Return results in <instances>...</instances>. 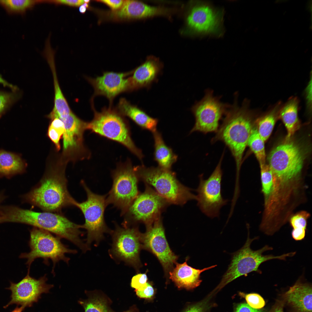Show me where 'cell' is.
Wrapping results in <instances>:
<instances>
[{"mask_svg":"<svg viewBox=\"0 0 312 312\" xmlns=\"http://www.w3.org/2000/svg\"><path fill=\"white\" fill-rule=\"evenodd\" d=\"M115 229L111 234L112 244L111 256L138 271L141 266L140 253L142 248V233L136 226L121 227L115 222Z\"/></svg>","mask_w":312,"mask_h":312,"instance_id":"12","label":"cell"},{"mask_svg":"<svg viewBox=\"0 0 312 312\" xmlns=\"http://www.w3.org/2000/svg\"><path fill=\"white\" fill-rule=\"evenodd\" d=\"M133 170L139 180L153 187L170 204L182 206L188 201L196 200L191 190L181 184L171 170L143 165L133 167Z\"/></svg>","mask_w":312,"mask_h":312,"instance_id":"5","label":"cell"},{"mask_svg":"<svg viewBox=\"0 0 312 312\" xmlns=\"http://www.w3.org/2000/svg\"><path fill=\"white\" fill-rule=\"evenodd\" d=\"M29 272L28 270L27 275L18 283L10 282L7 289L12 292L11 300L4 308L13 304L25 307H30L38 301L42 294L48 293L53 287V285L47 283L46 274L36 279L29 276Z\"/></svg>","mask_w":312,"mask_h":312,"instance_id":"18","label":"cell"},{"mask_svg":"<svg viewBox=\"0 0 312 312\" xmlns=\"http://www.w3.org/2000/svg\"><path fill=\"white\" fill-rule=\"evenodd\" d=\"M99 1L106 4L113 10L119 9L122 6L124 1L122 0H103Z\"/></svg>","mask_w":312,"mask_h":312,"instance_id":"43","label":"cell"},{"mask_svg":"<svg viewBox=\"0 0 312 312\" xmlns=\"http://www.w3.org/2000/svg\"><path fill=\"white\" fill-rule=\"evenodd\" d=\"M124 312H138L136 309L134 307L130 308L129 310Z\"/></svg>","mask_w":312,"mask_h":312,"instance_id":"49","label":"cell"},{"mask_svg":"<svg viewBox=\"0 0 312 312\" xmlns=\"http://www.w3.org/2000/svg\"><path fill=\"white\" fill-rule=\"evenodd\" d=\"M144 191L140 193L123 215V227L136 226L143 223L146 227L160 218L170 204L150 186L145 184Z\"/></svg>","mask_w":312,"mask_h":312,"instance_id":"10","label":"cell"},{"mask_svg":"<svg viewBox=\"0 0 312 312\" xmlns=\"http://www.w3.org/2000/svg\"><path fill=\"white\" fill-rule=\"evenodd\" d=\"M187 258L182 263L177 262L176 266L169 273V278L179 288H184L190 290L199 286L202 281L200 274L203 272L217 266L215 265L198 269L189 265L187 263Z\"/></svg>","mask_w":312,"mask_h":312,"instance_id":"21","label":"cell"},{"mask_svg":"<svg viewBox=\"0 0 312 312\" xmlns=\"http://www.w3.org/2000/svg\"><path fill=\"white\" fill-rule=\"evenodd\" d=\"M288 303L298 312H312V288L297 282L285 294Z\"/></svg>","mask_w":312,"mask_h":312,"instance_id":"25","label":"cell"},{"mask_svg":"<svg viewBox=\"0 0 312 312\" xmlns=\"http://www.w3.org/2000/svg\"><path fill=\"white\" fill-rule=\"evenodd\" d=\"M0 84L2 85L4 87H7L10 88L12 91L15 92L18 91V88L17 86L8 83L2 77L0 74Z\"/></svg>","mask_w":312,"mask_h":312,"instance_id":"44","label":"cell"},{"mask_svg":"<svg viewBox=\"0 0 312 312\" xmlns=\"http://www.w3.org/2000/svg\"><path fill=\"white\" fill-rule=\"evenodd\" d=\"M264 142L259 135L257 128L253 127L248 141L247 146L255 154L260 165L265 164Z\"/></svg>","mask_w":312,"mask_h":312,"instance_id":"32","label":"cell"},{"mask_svg":"<svg viewBox=\"0 0 312 312\" xmlns=\"http://www.w3.org/2000/svg\"><path fill=\"white\" fill-rule=\"evenodd\" d=\"M283 105L282 102H278L257 120L258 132L264 141L268 139L272 132Z\"/></svg>","mask_w":312,"mask_h":312,"instance_id":"30","label":"cell"},{"mask_svg":"<svg viewBox=\"0 0 312 312\" xmlns=\"http://www.w3.org/2000/svg\"><path fill=\"white\" fill-rule=\"evenodd\" d=\"M65 129H58L49 125L47 132L49 138L54 144L57 150L60 149V141L63 135Z\"/></svg>","mask_w":312,"mask_h":312,"instance_id":"37","label":"cell"},{"mask_svg":"<svg viewBox=\"0 0 312 312\" xmlns=\"http://www.w3.org/2000/svg\"><path fill=\"white\" fill-rule=\"evenodd\" d=\"M270 312H283V305L280 304L276 305Z\"/></svg>","mask_w":312,"mask_h":312,"instance_id":"46","label":"cell"},{"mask_svg":"<svg viewBox=\"0 0 312 312\" xmlns=\"http://www.w3.org/2000/svg\"><path fill=\"white\" fill-rule=\"evenodd\" d=\"M81 184L86 193L87 199L81 203L77 201L75 207L79 209L83 213L85 223L81 225V228L87 231L86 245L90 247L94 241L96 245L104 239V234H111L113 231L107 226L104 219V212L107 205L106 202L107 195H100L92 192L84 181H81Z\"/></svg>","mask_w":312,"mask_h":312,"instance_id":"9","label":"cell"},{"mask_svg":"<svg viewBox=\"0 0 312 312\" xmlns=\"http://www.w3.org/2000/svg\"><path fill=\"white\" fill-rule=\"evenodd\" d=\"M3 222L20 223L31 225L65 239L84 253L90 249L80 238L83 232L76 224L61 213L37 212L14 206H3Z\"/></svg>","mask_w":312,"mask_h":312,"instance_id":"2","label":"cell"},{"mask_svg":"<svg viewBox=\"0 0 312 312\" xmlns=\"http://www.w3.org/2000/svg\"><path fill=\"white\" fill-rule=\"evenodd\" d=\"M162 67L157 58H148L144 63L132 70L131 76L129 77V92L150 88L153 82L157 81Z\"/></svg>","mask_w":312,"mask_h":312,"instance_id":"20","label":"cell"},{"mask_svg":"<svg viewBox=\"0 0 312 312\" xmlns=\"http://www.w3.org/2000/svg\"><path fill=\"white\" fill-rule=\"evenodd\" d=\"M54 54L55 51L51 45H46L43 54L47 59L52 73L55 92L54 106L49 114L52 118L62 119L67 117L72 111L58 83L54 62Z\"/></svg>","mask_w":312,"mask_h":312,"instance_id":"22","label":"cell"},{"mask_svg":"<svg viewBox=\"0 0 312 312\" xmlns=\"http://www.w3.org/2000/svg\"><path fill=\"white\" fill-rule=\"evenodd\" d=\"M224 154L207 179H204L203 174L199 175V183L196 190L197 205L203 213L212 218L219 217L220 209L229 201L228 199L223 198L221 191L222 171L221 165Z\"/></svg>","mask_w":312,"mask_h":312,"instance_id":"13","label":"cell"},{"mask_svg":"<svg viewBox=\"0 0 312 312\" xmlns=\"http://www.w3.org/2000/svg\"><path fill=\"white\" fill-rule=\"evenodd\" d=\"M233 312H263L261 309H254L247 304L242 303L238 304L235 307Z\"/></svg>","mask_w":312,"mask_h":312,"instance_id":"42","label":"cell"},{"mask_svg":"<svg viewBox=\"0 0 312 312\" xmlns=\"http://www.w3.org/2000/svg\"><path fill=\"white\" fill-rule=\"evenodd\" d=\"M53 3L56 4H61L72 7H78L84 3L83 0H58L45 1L44 2Z\"/></svg>","mask_w":312,"mask_h":312,"instance_id":"41","label":"cell"},{"mask_svg":"<svg viewBox=\"0 0 312 312\" xmlns=\"http://www.w3.org/2000/svg\"><path fill=\"white\" fill-rule=\"evenodd\" d=\"M299 100L296 96L290 97L283 105L280 111V118L286 128L287 140L290 139L298 129L300 124L298 117Z\"/></svg>","mask_w":312,"mask_h":312,"instance_id":"26","label":"cell"},{"mask_svg":"<svg viewBox=\"0 0 312 312\" xmlns=\"http://www.w3.org/2000/svg\"><path fill=\"white\" fill-rule=\"evenodd\" d=\"M310 216L307 211H302L294 215L290 218V224L293 228L292 236L295 240L300 241L304 238L307 220Z\"/></svg>","mask_w":312,"mask_h":312,"instance_id":"31","label":"cell"},{"mask_svg":"<svg viewBox=\"0 0 312 312\" xmlns=\"http://www.w3.org/2000/svg\"><path fill=\"white\" fill-rule=\"evenodd\" d=\"M25 308L23 306H21L20 307H17L11 312H22Z\"/></svg>","mask_w":312,"mask_h":312,"instance_id":"48","label":"cell"},{"mask_svg":"<svg viewBox=\"0 0 312 312\" xmlns=\"http://www.w3.org/2000/svg\"><path fill=\"white\" fill-rule=\"evenodd\" d=\"M136 295L140 298H150L153 295L154 289L151 285L147 282L146 285L140 291L135 290Z\"/></svg>","mask_w":312,"mask_h":312,"instance_id":"40","label":"cell"},{"mask_svg":"<svg viewBox=\"0 0 312 312\" xmlns=\"http://www.w3.org/2000/svg\"><path fill=\"white\" fill-rule=\"evenodd\" d=\"M89 7L88 3H84L79 7V11L81 13L83 14L86 12L87 8Z\"/></svg>","mask_w":312,"mask_h":312,"instance_id":"45","label":"cell"},{"mask_svg":"<svg viewBox=\"0 0 312 312\" xmlns=\"http://www.w3.org/2000/svg\"><path fill=\"white\" fill-rule=\"evenodd\" d=\"M86 293L88 298L78 301L85 312H114L110 307V300L104 294L97 291Z\"/></svg>","mask_w":312,"mask_h":312,"instance_id":"29","label":"cell"},{"mask_svg":"<svg viewBox=\"0 0 312 312\" xmlns=\"http://www.w3.org/2000/svg\"><path fill=\"white\" fill-rule=\"evenodd\" d=\"M84 3H88L90 1V0H84Z\"/></svg>","mask_w":312,"mask_h":312,"instance_id":"50","label":"cell"},{"mask_svg":"<svg viewBox=\"0 0 312 312\" xmlns=\"http://www.w3.org/2000/svg\"><path fill=\"white\" fill-rule=\"evenodd\" d=\"M41 1L0 0V5L10 14H23Z\"/></svg>","mask_w":312,"mask_h":312,"instance_id":"33","label":"cell"},{"mask_svg":"<svg viewBox=\"0 0 312 312\" xmlns=\"http://www.w3.org/2000/svg\"><path fill=\"white\" fill-rule=\"evenodd\" d=\"M262 191L265 198V205L269 202L273 189V177L268 165L266 164L260 165Z\"/></svg>","mask_w":312,"mask_h":312,"instance_id":"34","label":"cell"},{"mask_svg":"<svg viewBox=\"0 0 312 312\" xmlns=\"http://www.w3.org/2000/svg\"><path fill=\"white\" fill-rule=\"evenodd\" d=\"M242 296L245 298L247 304L251 307L256 309H261L265 305V302L263 298L259 295L256 293L245 294L242 293Z\"/></svg>","mask_w":312,"mask_h":312,"instance_id":"36","label":"cell"},{"mask_svg":"<svg viewBox=\"0 0 312 312\" xmlns=\"http://www.w3.org/2000/svg\"><path fill=\"white\" fill-rule=\"evenodd\" d=\"M223 122L211 140L212 143L223 142L230 150L236 166V182L239 180L240 171L244 151L253 127V112L249 102L245 99L241 106L235 101L229 107Z\"/></svg>","mask_w":312,"mask_h":312,"instance_id":"3","label":"cell"},{"mask_svg":"<svg viewBox=\"0 0 312 312\" xmlns=\"http://www.w3.org/2000/svg\"><path fill=\"white\" fill-rule=\"evenodd\" d=\"M64 123L63 135V156L67 160L88 159L90 153L85 147L83 135L87 122L78 118L72 112L66 118L61 119Z\"/></svg>","mask_w":312,"mask_h":312,"instance_id":"17","label":"cell"},{"mask_svg":"<svg viewBox=\"0 0 312 312\" xmlns=\"http://www.w3.org/2000/svg\"><path fill=\"white\" fill-rule=\"evenodd\" d=\"M249 235L248 230V237L245 244L241 248L232 254L228 268L215 290H219L233 281L242 276H247L251 272L261 273L259 267L264 262L274 259L285 260L287 257L295 255V253L292 252L278 256L272 255H264L263 254L264 252L272 250V248L266 245L258 250H253L250 248L251 244L258 238L256 237L251 239Z\"/></svg>","mask_w":312,"mask_h":312,"instance_id":"7","label":"cell"},{"mask_svg":"<svg viewBox=\"0 0 312 312\" xmlns=\"http://www.w3.org/2000/svg\"><path fill=\"white\" fill-rule=\"evenodd\" d=\"M172 10L164 7L151 6L135 0L124 1L117 12L118 17L122 18H140L157 15H167Z\"/></svg>","mask_w":312,"mask_h":312,"instance_id":"23","label":"cell"},{"mask_svg":"<svg viewBox=\"0 0 312 312\" xmlns=\"http://www.w3.org/2000/svg\"><path fill=\"white\" fill-rule=\"evenodd\" d=\"M113 184L107 195V205L111 204L120 210L123 216L133 200L140 193L139 181L131 160L120 163L112 172Z\"/></svg>","mask_w":312,"mask_h":312,"instance_id":"11","label":"cell"},{"mask_svg":"<svg viewBox=\"0 0 312 312\" xmlns=\"http://www.w3.org/2000/svg\"><path fill=\"white\" fill-rule=\"evenodd\" d=\"M116 108L122 116L129 117L142 129L152 133L157 130L158 119L151 117L125 98L120 99Z\"/></svg>","mask_w":312,"mask_h":312,"instance_id":"24","label":"cell"},{"mask_svg":"<svg viewBox=\"0 0 312 312\" xmlns=\"http://www.w3.org/2000/svg\"><path fill=\"white\" fill-rule=\"evenodd\" d=\"M148 280L146 273H138L132 278L131 286L135 290L140 291L146 285Z\"/></svg>","mask_w":312,"mask_h":312,"instance_id":"38","label":"cell"},{"mask_svg":"<svg viewBox=\"0 0 312 312\" xmlns=\"http://www.w3.org/2000/svg\"><path fill=\"white\" fill-rule=\"evenodd\" d=\"M145 233H142V248L150 251L157 258L166 275L174 268L178 257L170 248L166 239L162 218L146 227Z\"/></svg>","mask_w":312,"mask_h":312,"instance_id":"16","label":"cell"},{"mask_svg":"<svg viewBox=\"0 0 312 312\" xmlns=\"http://www.w3.org/2000/svg\"><path fill=\"white\" fill-rule=\"evenodd\" d=\"M26 164L18 155L3 150H0V177L10 178L23 173Z\"/></svg>","mask_w":312,"mask_h":312,"instance_id":"28","label":"cell"},{"mask_svg":"<svg viewBox=\"0 0 312 312\" xmlns=\"http://www.w3.org/2000/svg\"><path fill=\"white\" fill-rule=\"evenodd\" d=\"M210 307L208 300H205L190 306L183 312H206Z\"/></svg>","mask_w":312,"mask_h":312,"instance_id":"39","label":"cell"},{"mask_svg":"<svg viewBox=\"0 0 312 312\" xmlns=\"http://www.w3.org/2000/svg\"><path fill=\"white\" fill-rule=\"evenodd\" d=\"M92 102L94 116L92 120L87 122L86 129L121 144L142 161L144 155L132 140L129 125L124 116L112 106L96 111Z\"/></svg>","mask_w":312,"mask_h":312,"instance_id":"6","label":"cell"},{"mask_svg":"<svg viewBox=\"0 0 312 312\" xmlns=\"http://www.w3.org/2000/svg\"><path fill=\"white\" fill-rule=\"evenodd\" d=\"M65 164L48 168L38 184L23 195V201L44 211L60 213L66 207L75 206L77 201L70 194Z\"/></svg>","mask_w":312,"mask_h":312,"instance_id":"4","label":"cell"},{"mask_svg":"<svg viewBox=\"0 0 312 312\" xmlns=\"http://www.w3.org/2000/svg\"><path fill=\"white\" fill-rule=\"evenodd\" d=\"M5 196L2 193L0 194V223H2V207L1 205V203L4 199Z\"/></svg>","mask_w":312,"mask_h":312,"instance_id":"47","label":"cell"},{"mask_svg":"<svg viewBox=\"0 0 312 312\" xmlns=\"http://www.w3.org/2000/svg\"><path fill=\"white\" fill-rule=\"evenodd\" d=\"M213 93L212 90H207L203 98L192 107L195 122L190 134L195 131L206 134L218 131L219 121L229 106L220 101Z\"/></svg>","mask_w":312,"mask_h":312,"instance_id":"14","label":"cell"},{"mask_svg":"<svg viewBox=\"0 0 312 312\" xmlns=\"http://www.w3.org/2000/svg\"><path fill=\"white\" fill-rule=\"evenodd\" d=\"M18 91L7 92L0 90V117L20 99L21 94Z\"/></svg>","mask_w":312,"mask_h":312,"instance_id":"35","label":"cell"},{"mask_svg":"<svg viewBox=\"0 0 312 312\" xmlns=\"http://www.w3.org/2000/svg\"><path fill=\"white\" fill-rule=\"evenodd\" d=\"M29 245L30 251L22 254L21 257L27 259L26 263L29 267L36 259L42 258L44 263L48 264L49 259L53 263L52 272L57 263L62 261L68 264L70 258L66 255L67 253L75 254L77 251L69 248L63 244L61 238L53 236L51 233L44 230L34 227L30 231Z\"/></svg>","mask_w":312,"mask_h":312,"instance_id":"8","label":"cell"},{"mask_svg":"<svg viewBox=\"0 0 312 312\" xmlns=\"http://www.w3.org/2000/svg\"><path fill=\"white\" fill-rule=\"evenodd\" d=\"M223 16L222 11L210 3L198 2L192 6L186 21L189 28L195 33L220 36L224 31Z\"/></svg>","mask_w":312,"mask_h":312,"instance_id":"15","label":"cell"},{"mask_svg":"<svg viewBox=\"0 0 312 312\" xmlns=\"http://www.w3.org/2000/svg\"><path fill=\"white\" fill-rule=\"evenodd\" d=\"M306 157L305 150L290 139L271 151L267 159L273 175L274 197L284 199L289 197L294 190L293 186L299 181Z\"/></svg>","mask_w":312,"mask_h":312,"instance_id":"1","label":"cell"},{"mask_svg":"<svg viewBox=\"0 0 312 312\" xmlns=\"http://www.w3.org/2000/svg\"><path fill=\"white\" fill-rule=\"evenodd\" d=\"M152 133L154 142V160L157 163L158 167L171 170L172 165L178 159L177 155L166 144L160 132L156 130Z\"/></svg>","mask_w":312,"mask_h":312,"instance_id":"27","label":"cell"},{"mask_svg":"<svg viewBox=\"0 0 312 312\" xmlns=\"http://www.w3.org/2000/svg\"><path fill=\"white\" fill-rule=\"evenodd\" d=\"M131 71L124 73L105 72L102 75L86 79L94 90V96L102 95L109 100L112 106L114 98L120 94L129 92V77Z\"/></svg>","mask_w":312,"mask_h":312,"instance_id":"19","label":"cell"}]
</instances>
